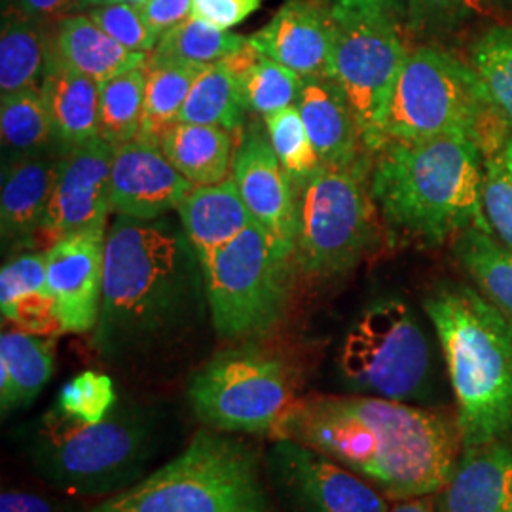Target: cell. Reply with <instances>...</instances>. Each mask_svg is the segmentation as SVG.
<instances>
[{"label": "cell", "mask_w": 512, "mask_h": 512, "mask_svg": "<svg viewBox=\"0 0 512 512\" xmlns=\"http://www.w3.org/2000/svg\"><path fill=\"white\" fill-rule=\"evenodd\" d=\"M272 439L310 446L389 499L439 494L463 452L448 414L359 393L298 399Z\"/></svg>", "instance_id": "obj_1"}, {"label": "cell", "mask_w": 512, "mask_h": 512, "mask_svg": "<svg viewBox=\"0 0 512 512\" xmlns=\"http://www.w3.org/2000/svg\"><path fill=\"white\" fill-rule=\"evenodd\" d=\"M209 313L202 264L183 228L120 217L105 238L95 348L135 365L183 342Z\"/></svg>", "instance_id": "obj_2"}, {"label": "cell", "mask_w": 512, "mask_h": 512, "mask_svg": "<svg viewBox=\"0 0 512 512\" xmlns=\"http://www.w3.org/2000/svg\"><path fill=\"white\" fill-rule=\"evenodd\" d=\"M370 173L374 203L408 236L440 243L471 226L492 232L482 209V147L471 135L389 141Z\"/></svg>", "instance_id": "obj_3"}, {"label": "cell", "mask_w": 512, "mask_h": 512, "mask_svg": "<svg viewBox=\"0 0 512 512\" xmlns=\"http://www.w3.org/2000/svg\"><path fill=\"white\" fill-rule=\"evenodd\" d=\"M458 403L463 450L512 433V319L471 287H442L423 302Z\"/></svg>", "instance_id": "obj_4"}, {"label": "cell", "mask_w": 512, "mask_h": 512, "mask_svg": "<svg viewBox=\"0 0 512 512\" xmlns=\"http://www.w3.org/2000/svg\"><path fill=\"white\" fill-rule=\"evenodd\" d=\"M164 437L165 416L156 404L118 401L93 425H78L50 410L29 433L25 456L61 494L114 495L148 475Z\"/></svg>", "instance_id": "obj_5"}, {"label": "cell", "mask_w": 512, "mask_h": 512, "mask_svg": "<svg viewBox=\"0 0 512 512\" xmlns=\"http://www.w3.org/2000/svg\"><path fill=\"white\" fill-rule=\"evenodd\" d=\"M255 446L203 427L179 456L90 512H279Z\"/></svg>", "instance_id": "obj_6"}, {"label": "cell", "mask_w": 512, "mask_h": 512, "mask_svg": "<svg viewBox=\"0 0 512 512\" xmlns=\"http://www.w3.org/2000/svg\"><path fill=\"white\" fill-rule=\"evenodd\" d=\"M294 253L258 224L202 262L213 329L222 340H255L274 330L291 300Z\"/></svg>", "instance_id": "obj_7"}, {"label": "cell", "mask_w": 512, "mask_h": 512, "mask_svg": "<svg viewBox=\"0 0 512 512\" xmlns=\"http://www.w3.org/2000/svg\"><path fill=\"white\" fill-rule=\"evenodd\" d=\"M294 366L256 344L215 353L186 387L188 404L203 427L232 435H270L298 401Z\"/></svg>", "instance_id": "obj_8"}, {"label": "cell", "mask_w": 512, "mask_h": 512, "mask_svg": "<svg viewBox=\"0 0 512 512\" xmlns=\"http://www.w3.org/2000/svg\"><path fill=\"white\" fill-rule=\"evenodd\" d=\"M488 110L494 109L473 67L423 44L404 59L385 112L384 145L465 133L482 147L478 128Z\"/></svg>", "instance_id": "obj_9"}, {"label": "cell", "mask_w": 512, "mask_h": 512, "mask_svg": "<svg viewBox=\"0 0 512 512\" xmlns=\"http://www.w3.org/2000/svg\"><path fill=\"white\" fill-rule=\"evenodd\" d=\"M368 165H321L298 190L294 262L308 277L325 279L353 270L376 236Z\"/></svg>", "instance_id": "obj_10"}, {"label": "cell", "mask_w": 512, "mask_h": 512, "mask_svg": "<svg viewBox=\"0 0 512 512\" xmlns=\"http://www.w3.org/2000/svg\"><path fill=\"white\" fill-rule=\"evenodd\" d=\"M338 365L359 395L410 404L431 393V344L399 298L378 300L361 313L344 338Z\"/></svg>", "instance_id": "obj_11"}, {"label": "cell", "mask_w": 512, "mask_h": 512, "mask_svg": "<svg viewBox=\"0 0 512 512\" xmlns=\"http://www.w3.org/2000/svg\"><path fill=\"white\" fill-rule=\"evenodd\" d=\"M334 21L332 78L346 93L366 152L384 147L391 93L408 55L399 21L385 14L330 12Z\"/></svg>", "instance_id": "obj_12"}, {"label": "cell", "mask_w": 512, "mask_h": 512, "mask_svg": "<svg viewBox=\"0 0 512 512\" xmlns=\"http://www.w3.org/2000/svg\"><path fill=\"white\" fill-rule=\"evenodd\" d=\"M266 476L287 512H387L389 503L365 478L291 439H274Z\"/></svg>", "instance_id": "obj_13"}, {"label": "cell", "mask_w": 512, "mask_h": 512, "mask_svg": "<svg viewBox=\"0 0 512 512\" xmlns=\"http://www.w3.org/2000/svg\"><path fill=\"white\" fill-rule=\"evenodd\" d=\"M112 154L114 148L101 137L61 152L40 230L52 245L82 234H105L112 213Z\"/></svg>", "instance_id": "obj_14"}, {"label": "cell", "mask_w": 512, "mask_h": 512, "mask_svg": "<svg viewBox=\"0 0 512 512\" xmlns=\"http://www.w3.org/2000/svg\"><path fill=\"white\" fill-rule=\"evenodd\" d=\"M232 179L253 222L294 253L298 190L279 162L266 126L241 129Z\"/></svg>", "instance_id": "obj_15"}, {"label": "cell", "mask_w": 512, "mask_h": 512, "mask_svg": "<svg viewBox=\"0 0 512 512\" xmlns=\"http://www.w3.org/2000/svg\"><path fill=\"white\" fill-rule=\"evenodd\" d=\"M194 184L169 162L158 141L139 135L112 154V213L158 220L183 202Z\"/></svg>", "instance_id": "obj_16"}, {"label": "cell", "mask_w": 512, "mask_h": 512, "mask_svg": "<svg viewBox=\"0 0 512 512\" xmlns=\"http://www.w3.org/2000/svg\"><path fill=\"white\" fill-rule=\"evenodd\" d=\"M105 234L59 239L46 249L48 287L65 332L84 334L97 327L103 272Z\"/></svg>", "instance_id": "obj_17"}, {"label": "cell", "mask_w": 512, "mask_h": 512, "mask_svg": "<svg viewBox=\"0 0 512 512\" xmlns=\"http://www.w3.org/2000/svg\"><path fill=\"white\" fill-rule=\"evenodd\" d=\"M249 40L304 80L332 76L334 21L323 2L285 0L270 23Z\"/></svg>", "instance_id": "obj_18"}, {"label": "cell", "mask_w": 512, "mask_h": 512, "mask_svg": "<svg viewBox=\"0 0 512 512\" xmlns=\"http://www.w3.org/2000/svg\"><path fill=\"white\" fill-rule=\"evenodd\" d=\"M435 497L442 512H512L511 437L463 450Z\"/></svg>", "instance_id": "obj_19"}, {"label": "cell", "mask_w": 512, "mask_h": 512, "mask_svg": "<svg viewBox=\"0 0 512 512\" xmlns=\"http://www.w3.org/2000/svg\"><path fill=\"white\" fill-rule=\"evenodd\" d=\"M296 107L321 165H368L363 158L366 148L353 109L332 76L306 78Z\"/></svg>", "instance_id": "obj_20"}, {"label": "cell", "mask_w": 512, "mask_h": 512, "mask_svg": "<svg viewBox=\"0 0 512 512\" xmlns=\"http://www.w3.org/2000/svg\"><path fill=\"white\" fill-rule=\"evenodd\" d=\"M63 148L19 156L4 167L0 196V228L4 241H27L40 234L54 188Z\"/></svg>", "instance_id": "obj_21"}, {"label": "cell", "mask_w": 512, "mask_h": 512, "mask_svg": "<svg viewBox=\"0 0 512 512\" xmlns=\"http://www.w3.org/2000/svg\"><path fill=\"white\" fill-rule=\"evenodd\" d=\"M40 93L59 147L67 150L99 137V84L50 48Z\"/></svg>", "instance_id": "obj_22"}, {"label": "cell", "mask_w": 512, "mask_h": 512, "mask_svg": "<svg viewBox=\"0 0 512 512\" xmlns=\"http://www.w3.org/2000/svg\"><path fill=\"white\" fill-rule=\"evenodd\" d=\"M177 213L200 264L253 224L232 177L222 183L194 186L179 203Z\"/></svg>", "instance_id": "obj_23"}, {"label": "cell", "mask_w": 512, "mask_h": 512, "mask_svg": "<svg viewBox=\"0 0 512 512\" xmlns=\"http://www.w3.org/2000/svg\"><path fill=\"white\" fill-rule=\"evenodd\" d=\"M55 338L12 327L0 334V412L6 420L37 401L52 380Z\"/></svg>", "instance_id": "obj_24"}, {"label": "cell", "mask_w": 512, "mask_h": 512, "mask_svg": "<svg viewBox=\"0 0 512 512\" xmlns=\"http://www.w3.org/2000/svg\"><path fill=\"white\" fill-rule=\"evenodd\" d=\"M48 48L61 61L76 71L103 84L129 69L147 63L148 54L129 52L110 38L88 14H76L59 19L55 25L54 42Z\"/></svg>", "instance_id": "obj_25"}, {"label": "cell", "mask_w": 512, "mask_h": 512, "mask_svg": "<svg viewBox=\"0 0 512 512\" xmlns=\"http://www.w3.org/2000/svg\"><path fill=\"white\" fill-rule=\"evenodd\" d=\"M234 133L215 126L175 122L165 128L158 145L169 162L194 186L230 179L234 165Z\"/></svg>", "instance_id": "obj_26"}, {"label": "cell", "mask_w": 512, "mask_h": 512, "mask_svg": "<svg viewBox=\"0 0 512 512\" xmlns=\"http://www.w3.org/2000/svg\"><path fill=\"white\" fill-rule=\"evenodd\" d=\"M222 61L238 76L247 110L266 118L298 103L306 80L262 54L249 37L241 50Z\"/></svg>", "instance_id": "obj_27"}, {"label": "cell", "mask_w": 512, "mask_h": 512, "mask_svg": "<svg viewBox=\"0 0 512 512\" xmlns=\"http://www.w3.org/2000/svg\"><path fill=\"white\" fill-rule=\"evenodd\" d=\"M48 42L35 19L18 6L2 12L0 31V92L2 95L38 88L46 71Z\"/></svg>", "instance_id": "obj_28"}, {"label": "cell", "mask_w": 512, "mask_h": 512, "mask_svg": "<svg viewBox=\"0 0 512 512\" xmlns=\"http://www.w3.org/2000/svg\"><path fill=\"white\" fill-rule=\"evenodd\" d=\"M454 255L482 296L512 319V249L492 232L471 226L458 234Z\"/></svg>", "instance_id": "obj_29"}, {"label": "cell", "mask_w": 512, "mask_h": 512, "mask_svg": "<svg viewBox=\"0 0 512 512\" xmlns=\"http://www.w3.org/2000/svg\"><path fill=\"white\" fill-rule=\"evenodd\" d=\"M247 112L238 76L220 59L205 65L186 97L179 122L215 126L236 135L243 129Z\"/></svg>", "instance_id": "obj_30"}, {"label": "cell", "mask_w": 512, "mask_h": 512, "mask_svg": "<svg viewBox=\"0 0 512 512\" xmlns=\"http://www.w3.org/2000/svg\"><path fill=\"white\" fill-rule=\"evenodd\" d=\"M205 65L148 54L145 63V118L139 135L158 141L160 133L179 122L186 97Z\"/></svg>", "instance_id": "obj_31"}, {"label": "cell", "mask_w": 512, "mask_h": 512, "mask_svg": "<svg viewBox=\"0 0 512 512\" xmlns=\"http://www.w3.org/2000/svg\"><path fill=\"white\" fill-rule=\"evenodd\" d=\"M145 65L99 84V137L110 147L137 139L145 118Z\"/></svg>", "instance_id": "obj_32"}, {"label": "cell", "mask_w": 512, "mask_h": 512, "mask_svg": "<svg viewBox=\"0 0 512 512\" xmlns=\"http://www.w3.org/2000/svg\"><path fill=\"white\" fill-rule=\"evenodd\" d=\"M0 133L2 148L8 152L10 160L59 147L40 86L2 95Z\"/></svg>", "instance_id": "obj_33"}, {"label": "cell", "mask_w": 512, "mask_h": 512, "mask_svg": "<svg viewBox=\"0 0 512 512\" xmlns=\"http://www.w3.org/2000/svg\"><path fill=\"white\" fill-rule=\"evenodd\" d=\"M469 65L480 78L495 114L512 128V27L495 25L476 38Z\"/></svg>", "instance_id": "obj_34"}, {"label": "cell", "mask_w": 512, "mask_h": 512, "mask_svg": "<svg viewBox=\"0 0 512 512\" xmlns=\"http://www.w3.org/2000/svg\"><path fill=\"white\" fill-rule=\"evenodd\" d=\"M245 44L247 38L241 35L222 31L202 19L190 18L164 33L150 55L209 65L236 54Z\"/></svg>", "instance_id": "obj_35"}, {"label": "cell", "mask_w": 512, "mask_h": 512, "mask_svg": "<svg viewBox=\"0 0 512 512\" xmlns=\"http://www.w3.org/2000/svg\"><path fill=\"white\" fill-rule=\"evenodd\" d=\"M264 126L279 162L300 190L321 167L300 110L296 105L279 110L264 118Z\"/></svg>", "instance_id": "obj_36"}, {"label": "cell", "mask_w": 512, "mask_h": 512, "mask_svg": "<svg viewBox=\"0 0 512 512\" xmlns=\"http://www.w3.org/2000/svg\"><path fill=\"white\" fill-rule=\"evenodd\" d=\"M116 403L118 395L112 378L86 370L61 387L52 410L78 425H93L105 420Z\"/></svg>", "instance_id": "obj_37"}, {"label": "cell", "mask_w": 512, "mask_h": 512, "mask_svg": "<svg viewBox=\"0 0 512 512\" xmlns=\"http://www.w3.org/2000/svg\"><path fill=\"white\" fill-rule=\"evenodd\" d=\"M484 12V0H404L406 29L423 40L458 33Z\"/></svg>", "instance_id": "obj_38"}, {"label": "cell", "mask_w": 512, "mask_h": 512, "mask_svg": "<svg viewBox=\"0 0 512 512\" xmlns=\"http://www.w3.org/2000/svg\"><path fill=\"white\" fill-rule=\"evenodd\" d=\"M90 18L118 44L129 52L150 54L154 52L160 35L148 25L143 10L126 0L97 6L86 12Z\"/></svg>", "instance_id": "obj_39"}, {"label": "cell", "mask_w": 512, "mask_h": 512, "mask_svg": "<svg viewBox=\"0 0 512 512\" xmlns=\"http://www.w3.org/2000/svg\"><path fill=\"white\" fill-rule=\"evenodd\" d=\"M482 209L495 238L512 249V177L503 156L484 160Z\"/></svg>", "instance_id": "obj_40"}, {"label": "cell", "mask_w": 512, "mask_h": 512, "mask_svg": "<svg viewBox=\"0 0 512 512\" xmlns=\"http://www.w3.org/2000/svg\"><path fill=\"white\" fill-rule=\"evenodd\" d=\"M37 293H50L46 253H25L2 266L0 310Z\"/></svg>", "instance_id": "obj_41"}, {"label": "cell", "mask_w": 512, "mask_h": 512, "mask_svg": "<svg viewBox=\"0 0 512 512\" xmlns=\"http://www.w3.org/2000/svg\"><path fill=\"white\" fill-rule=\"evenodd\" d=\"M264 0H192V18L230 31L260 10Z\"/></svg>", "instance_id": "obj_42"}, {"label": "cell", "mask_w": 512, "mask_h": 512, "mask_svg": "<svg viewBox=\"0 0 512 512\" xmlns=\"http://www.w3.org/2000/svg\"><path fill=\"white\" fill-rule=\"evenodd\" d=\"M0 512H90L78 503L57 497L33 494L25 490H4L0 495Z\"/></svg>", "instance_id": "obj_43"}, {"label": "cell", "mask_w": 512, "mask_h": 512, "mask_svg": "<svg viewBox=\"0 0 512 512\" xmlns=\"http://www.w3.org/2000/svg\"><path fill=\"white\" fill-rule=\"evenodd\" d=\"M139 8L143 10L148 25L160 37L192 18V0H148L147 4Z\"/></svg>", "instance_id": "obj_44"}, {"label": "cell", "mask_w": 512, "mask_h": 512, "mask_svg": "<svg viewBox=\"0 0 512 512\" xmlns=\"http://www.w3.org/2000/svg\"><path fill=\"white\" fill-rule=\"evenodd\" d=\"M330 12L353 14H385L403 18L404 0H321Z\"/></svg>", "instance_id": "obj_45"}, {"label": "cell", "mask_w": 512, "mask_h": 512, "mask_svg": "<svg viewBox=\"0 0 512 512\" xmlns=\"http://www.w3.org/2000/svg\"><path fill=\"white\" fill-rule=\"evenodd\" d=\"M16 6L25 16L40 23L59 21L69 16L76 6V0H16Z\"/></svg>", "instance_id": "obj_46"}, {"label": "cell", "mask_w": 512, "mask_h": 512, "mask_svg": "<svg viewBox=\"0 0 512 512\" xmlns=\"http://www.w3.org/2000/svg\"><path fill=\"white\" fill-rule=\"evenodd\" d=\"M387 512H442L435 495H420V497H406V499H393Z\"/></svg>", "instance_id": "obj_47"}, {"label": "cell", "mask_w": 512, "mask_h": 512, "mask_svg": "<svg viewBox=\"0 0 512 512\" xmlns=\"http://www.w3.org/2000/svg\"><path fill=\"white\" fill-rule=\"evenodd\" d=\"M112 2H120V0H76L74 10H76V12H80V10H92V8H97V6L112 4Z\"/></svg>", "instance_id": "obj_48"}, {"label": "cell", "mask_w": 512, "mask_h": 512, "mask_svg": "<svg viewBox=\"0 0 512 512\" xmlns=\"http://www.w3.org/2000/svg\"><path fill=\"white\" fill-rule=\"evenodd\" d=\"M503 164L507 167V171H509V175L512 177V133L511 137L507 139V143H505V148H503Z\"/></svg>", "instance_id": "obj_49"}, {"label": "cell", "mask_w": 512, "mask_h": 512, "mask_svg": "<svg viewBox=\"0 0 512 512\" xmlns=\"http://www.w3.org/2000/svg\"><path fill=\"white\" fill-rule=\"evenodd\" d=\"M501 8H507V10H511L512 12V0H495Z\"/></svg>", "instance_id": "obj_50"}, {"label": "cell", "mask_w": 512, "mask_h": 512, "mask_svg": "<svg viewBox=\"0 0 512 512\" xmlns=\"http://www.w3.org/2000/svg\"><path fill=\"white\" fill-rule=\"evenodd\" d=\"M129 4H135V6H143V4H147L148 0H126Z\"/></svg>", "instance_id": "obj_51"}]
</instances>
